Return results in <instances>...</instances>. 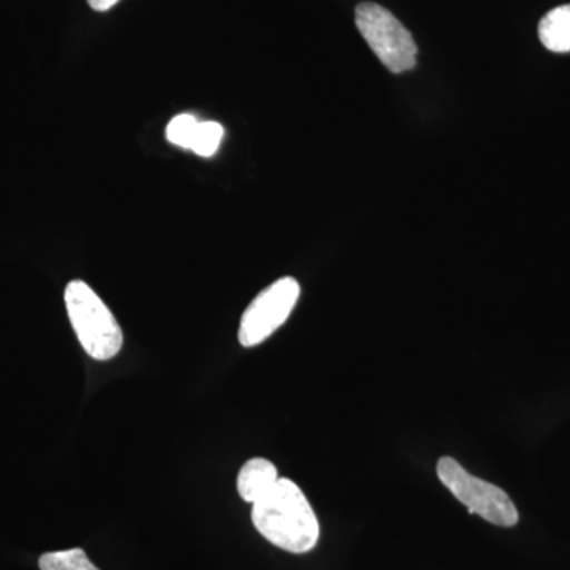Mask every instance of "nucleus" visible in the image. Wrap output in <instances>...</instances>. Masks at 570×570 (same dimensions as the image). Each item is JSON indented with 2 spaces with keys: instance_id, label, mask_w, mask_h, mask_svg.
<instances>
[{
  "instance_id": "6e6552de",
  "label": "nucleus",
  "mask_w": 570,
  "mask_h": 570,
  "mask_svg": "<svg viewBox=\"0 0 570 570\" xmlns=\"http://www.w3.org/2000/svg\"><path fill=\"white\" fill-rule=\"evenodd\" d=\"M39 568L40 570H100L89 561L88 554L81 549L41 554Z\"/></svg>"
},
{
  "instance_id": "423d86ee",
  "label": "nucleus",
  "mask_w": 570,
  "mask_h": 570,
  "mask_svg": "<svg viewBox=\"0 0 570 570\" xmlns=\"http://www.w3.org/2000/svg\"><path fill=\"white\" fill-rule=\"evenodd\" d=\"M277 479H279V474H277V468L272 461L253 459L239 469L236 489H238L243 501L254 504L275 487Z\"/></svg>"
},
{
  "instance_id": "9b49d317",
  "label": "nucleus",
  "mask_w": 570,
  "mask_h": 570,
  "mask_svg": "<svg viewBox=\"0 0 570 570\" xmlns=\"http://www.w3.org/2000/svg\"><path fill=\"white\" fill-rule=\"evenodd\" d=\"M118 2H119V0H88V3H89V6H91V9H94L96 11L110 10Z\"/></svg>"
},
{
  "instance_id": "20e7f679",
  "label": "nucleus",
  "mask_w": 570,
  "mask_h": 570,
  "mask_svg": "<svg viewBox=\"0 0 570 570\" xmlns=\"http://www.w3.org/2000/svg\"><path fill=\"white\" fill-rule=\"evenodd\" d=\"M355 24L379 61L392 73H404L417 66L419 48L411 32L384 7L360 3L355 10Z\"/></svg>"
},
{
  "instance_id": "f03ea898",
  "label": "nucleus",
  "mask_w": 570,
  "mask_h": 570,
  "mask_svg": "<svg viewBox=\"0 0 570 570\" xmlns=\"http://www.w3.org/2000/svg\"><path fill=\"white\" fill-rule=\"evenodd\" d=\"M63 298L70 324L86 354L100 362L118 355L124 344L122 330L100 296L82 281H71Z\"/></svg>"
},
{
  "instance_id": "7ed1b4c3",
  "label": "nucleus",
  "mask_w": 570,
  "mask_h": 570,
  "mask_svg": "<svg viewBox=\"0 0 570 570\" xmlns=\"http://www.w3.org/2000/svg\"><path fill=\"white\" fill-rule=\"evenodd\" d=\"M438 478L469 513L482 517L497 527L512 528L519 523V510L504 490L472 475L459 461L442 456L438 461Z\"/></svg>"
},
{
  "instance_id": "1a4fd4ad",
  "label": "nucleus",
  "mask_w": 570,
  "mask_h": 570,
  "mask_svg": "<svg viewBox=\"0 0 570 570\" xmlns=\"http://www.w3.org/2000/svg\"><path fill=\"white\" fill-rule=\"evenodd\" d=\"M224 138V127L220 124L205 121L198 122L197 130L190 142V151L202 157H212L219 148Z\"/></svg>"
},
{
  "instance_id": "9d476101",
  "label": "nucleus",
  "mask_w": 570,
  "mask_h": 570,
  "mask_svg": "<svg viewBox=\"0 0 570 570\" xmlns=\"http://www.w3.org/2000/svg\"><path fill=\"white\" fill-rule=\"evenodd\" d=\"M197 127V118L189 112L176 116L167 126V140L179 148L189 149Z\"/></svg>"
},
{
  "instance_id": "0eeeda50",
  "label": "nucleus",
  "mask_w": 570,
  "mask_h": 570,
  "mask_svg": "<svg viewBox=\"0 0 570 570\" xmlns=\"http://www.w3.org/2000/svg\"><path fill=\"white\" fill-rule=\"evenodd\" d=\"M539 39L553 52H570V3L549 11L539 22Z\"/></svg>"
},
{
  "instance_id": "f257e3e1",
  "label": "nucleus",
  "mask_w": 570,
  "mask_h": 570,
  "mask_svg": "<svg viewBox=\"0 0 570 570\" xmlns=\"http://www.w3.org/2000/svg\"><path fill=\"white\" fill-rule=\"evenodd\" d=\"M250 519L269 543L288 553H307L321 538L313 505L291 479H277L275 487L254 502Z\"/></svg>"
},
{
  "instance_id": "39448f33",
  "label": "nucleus",
  "mask_w": 570,
  "mask_h": 570,
  "mask_svg": "<svg viewBox=\"0 0 570 570\" xmlns=\"http://www.w3.org/2000/svg\"><path fill=\"white\" fill-rule=\"evenodd\" d=\"M299 294L302 288L298 281L283 277L255 296L239 324L238 340L242 346H258L279 330L295 309Z\"/></svg>"
}]
</instances>
